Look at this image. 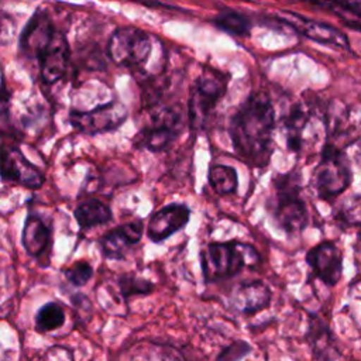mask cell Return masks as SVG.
Listing matches in <instances>:
<instances>
[{
	"label": "cell",
	"instance_id": "cell-1",
	"mask_svg": "<svg viewBox=\"0 0 361 361\" xmlns=\"http://www.w3.org/2000/svg\"><path fill=\"white\" fill-rule=\"evenodd\" d=\"M275 113L265 92H252L230 120V138L234 151L251 166L264 168L272 155Z\"/></svg>",
	"mask_w": 361,
	"mask_h": 361
},
{
	"label": "cell",
	"instance_id": "cell-2",
	"mask_svg": "<svg viewBox=\"0 0 361 361\" xmlns=\"http://www.w3.org/2000/svg\"><path fill=\"white\" fill-rule=\"evenodd\" d=\"M274 195L268 200V209L275 223L289 235L299 234L307 226L309 213L300 197V175L296 171L279 173L272 180Z\"/></svg>",
	"mask_w": 361,
	"mask_h": 361
},
{
	"label": "cell",
	"instance_id": "cell-3",
	"mask_svg": "<svg viewBox=\"0 0 361 361\" xmlns=\"http://www.w3.org/2000/svg\"><path fill=\"white\" fill-rule=\"evenodd\" d=\"M206 282H216L237 275L244 267L259 262L254 247L237 241L210 243L200 254Z\"/></svg>",
	"mask_w": 361,
	"mask_h": 361
},
{
	"label": "cell",
	"instance_id": "cell-4",
	"mask_svg": "<svg viewBox=\"0 0 361 361\" xmlns=\"http://www.w3.org/2000/svg\"><path fill=\"white\" fill-rule=\"evenodd\" d=\"M350 161L343 148L326 142L312 175V185L320 199H331L343 193L351 183Z\"/></svg>",
	"mask_w": 361,
	"mask_h": 361
},
{
	"label": "cell",
	"instance_id": "cell-5",
	"mask_svg": "<svg viewBox=\"0 0 361 361\" xmlns=\"http://www.w3.org/2000/svg\"><path fill=\"white\" fill-rule=\"evenodd\" d=\"M155 37L137 27L117 28L107 42V56L111 62L124 68L141 69L149 61Z\"/></svg>",
	"mask_w": 361,
	"mask_h": 361
},
{
	"label": "cell",
	"instance_id": "cell-6",
	"mask_svg": "<svg viewBox=\"0 0 361 361\" xmlns=\"http://www.w3.org/2000/svg\"><path fill=\"white\" fill-rule=\"evenodd\" d=\"M226 89L227 78L224 73L214 68L202 69L192 86L188 103L189 123L195 130L206 124L219 100L224 96Z\"/></svg>",
	"mask_w": 361,
	"mask_h": 361
},
{
	"label": "cell",
	"instance_id": "cell-7",
	"mask_svg": "<svg viewBox=\"0 0 361 361\" xmlns=\"http://www.w3.org/2000/svg\"><path fill=\"white\" fill-rule=\"evenodd\" d=\"M180 124V111L178 107H162L151 114V121L142 127L134 144L152 152L165 149L176 137Z\"/></svg>",
	"mask_w": 361,
	"mask_h": 361
},
{
	"label": "cell",
	"instance_id": "cell-8",
	"mask_svg": "<svg viewBox=\"0 0 361 361\" xmlns=\"http://www.w3.org/2000/svg\"><path fill=\"white\" fill-rule=\"evenodd\" d=\"M126 118L127 109L118 100L96 106L94 109L86 111L72 110L69 114L72 127L87 135L113 131L118 128L126 121Z\"/></svg>",
	"mask_w": 361,
	"mask_h": 361
},
{
	"label": "cell",
	"instance_id": "cell-9",
	"mask_svg": "<svg viewBox=\"0 0 361 361\" xmlns=\"http://www.w3.org/2000/svg\"><path fill=\"white\" fill-rule=\"evenodd\" d=\"M275 18L278 20V24H283L292 28L295 32H298L299 35H303L310 41L334 47L338 49H344V51L350 49V42L347 35L341 32L338 28L333 27L331 24L312 20L298 13H292L286 10L279 11L275 16Z\"/></svg>",
	"mask_w": 361,
	"mask_h": 361
},
{
	"label": "cell",
	"instance_id": "cell-10",
	"mask_svg": "<svg viewBox=\"0 0 361 361\" xmlns=\"http://www.w3.org/2000/svg\"><path fill=\"white\" fill-rule=\"evenodd\" d=\"M0 178L30 189L42 186L45 178L42 171L30 162L16 145H0Z\"/></svg>",
	"mask_w": 361,
	"mask_h": 361
},
{
	"label": "cell",
	"instance_id": "cell-11",
	"mask_svg": "<svg viewBox=\"0 0 361 361\" xmlns=\"http://www.w3.org/2000/svg\"><path fill=\"white\" fill-rule=\"evenodd\" d=\"M58 31L59 30L55 28L49 14L42 8H37L21 31L18 39L20 52L25 58L38 62L54 42Z\"/></svg>",
	"mask_w": 361,
	"mask_h": 361
},
{
	"label": "cell",
	"instance_id": "cell-12",
	"mask_svg": "<svg viewBox=\"0 0 361 361\" xmlns=\"http://www.w3.org/2000/svg\"><path fill=\"white\" fill-rule=\"evenodd\" d=\"M306 262L314 275L329 286H334L343 274V257L337 245L323 241L306 252Z\"/></svg>",
	"mask_w": 361,
	"mask_h": 361
},
{
	"label": "cell",
	"instance_id": "cell-13",
	"mask_svg": "<svg viewBox=\"0 0 361 361\" xmlns=\"http://www.w3.org/2000/svg\"><path fill=\"white\" fill-rule=\"evenodd\" d=\"M189 219L190 210L186 204L171 203L152 214L147 227V235L151 241L161 243L183 228Z\"/></svg>",
	"mask_w": 361,
	"mask_h": 361
},
{
	"label": "cell",
	"instance_id": "cell-14",
	"mask_svg": "<svg viewBox=\"0 0 361 361\" xmlns=\"http://www.w3.org/2000/svg\"><path fill=\"white\" fill-rule=\"evenodd\" d=\"M142 230V221L135 220L107 231L100 240L103 255L109 259H121L130 247L140 243Z\"/></svg>",
	"mask_w": 361,
	"mask_h": 361
},
{
	"label": "cell",
	"instance_id": "cell-15",
	"mask_svg": "<svg viewBox=\"0 0 361 361\" xmlns=\"http://www.w3.org/2000/svg\"><path fill=\"white\" fill-rule=\"evenodd\" d=\"M39 76L45 83H55L68 71L69 45L63 32L58 31L54 42L38 61Z\"/></svg>",
	"mask_w": 361,
	"mask_h": 361
},
{
	"label": "cell",
	"instance_id": "cell-16",
	"mask_svg": "<svg viewBox=\"0 0 361 361\" xmlns=\"http://www.w3.org/2000/svg\"><path fill=\"white\" fill-rule=\"evenodd\" d=\"M231 306L243 313H257L271 303V290L262 281H251L240 283L231 293Z\"/></svg>",
	"mask_w": 361,
	"mask_h": 361
},
{
	"label": "cell",
	"instance_id": "cell-17",
	"mask_svg": "<svg viewBox=\"0 0 361 361\" xmlns=\"http://www.w3.org/2000/svg\"><path fill=\"white\" fill-rule=\"evenodd\" d=\"M51 241V228L37 214L27 216L23 227L21 243L27 254L39 257Z\"/></svg>",
	"mask_w": 361,
	"mask_h": 361
},
{
	"label": "cell",
	"instance_id": "cell-18",
	"mask_svg": "<svg viewBox=\"0 0 361 361\" xmlns=\"http://www.w3.org/2000/svg\"><path fill=\"white\" fill-rule=\"evenodd\" d=\"M310 113L300 103L292 106L290 111L283 120L286 133V145L292 152H299L303 148V134L309 124Z\"/></svg>",
	"mask_w": 361,
	"mask_h": 361
},
{
	"label": "cell",
	"instance_id": "cell-19",
	"mask_svg": "<svg viewBox=\"0 0 361 361\" xmlns=\"http://www.w3.org/2000/svg\"><path fill=\"white\" fill-rule=\"evenodd\" d=\"M73 216L82 230H89L94 226L109 223L111 220V210L102 200L90 199L78 204Z\"/></svg>",
	"mask_w": 361,
	"mask_h": 361
},
{
	"label": "cell",
	"instance_id": "cell-20",
	"mask_svg": "<svg viewBox=\"0 0 361 361\" xmlns=\"http://www.w3.org/2000/svg\"><path fill=\"white\" fill-rule=\"evenodd\" d=\"M213 24L219 30L235 37H248L251 31V20L245 14L235 10L220 11L213 18Z\"/></svg>",
	"mask_w": 361,
	"mask_h": 361
},
{
	"label": "cell",
	"instance_id": "cell-21",
	"mask_svg": "<svg viewBox=\"0 0 361 361\" xmlns=\"http://www.w3.org/2000/svg\"><path fill=\"white\" fill-rule=\"evenodd\" d=\"M209 183L212 189L219 195L234 193L238 185L237 172L233 166L228 165H213L209 169Z\"/></svg>",
	"mask_w": 361,
	"mask_h": 361
},
{
	"label": "cell",
	"instance_id": "cell-22",
	"mask_svg": "<svg viewBox=\"0 0 361 361\" xmlns=\"http://www.w3.org/2000/svg\"><path fill=\"white\" fill-rule=\"evenodd\" d=\"M307 340L310 341L314 355L323 358L324 361H330V348L333 347L331 334L329 329L322 323V320L313 319L310 322L307 330Z\"/></svg>",
	"mask_w": 361,
	"mask_h": 361
},
{
	"label": "cell",
	"instance_id": "cell-23",
	"mask_svg": "<svg viewBox=\"0 0 361 361\" xmlns=\"http://www.w3.org/2000/svg\"><path fill=\"white\" fill-rule=\"evenodd\" d=\"M65 323V310L56 302L45 303L35 316V329L39 333H47L61 327Z\"/></svg>",
	"mask_w": 361,
	"mask_h": 361
},
{
	"label": "cell",
	"instance_id": "cell-24",
	"mask_svg": "<svg viewBox=\"0 0 361 361\" xmlns=\"http://www.w3.org/2000/svg\"><path fill=\"white\" fill-rule=\"evenodd\" d=\"M118 286L124 298H130L134 295H148L154 289V285L149 281L130 274L118 278Z\"/></svg>",
	"mask_w": 361,
	"mask_h": 361
},
{
	"label": "cell",
	"instance_id": "cell-25",
	"mask_svg": "<svg viewBox=\"0 0 361 361\" xmlns=\"http://www.w3.org/2000/svg\"><path fill=\"white\" fill-rule=\"evenodd\" d=\"M65 278L73 286H83L93 276V268L87 261H78L63 271Z\"/></svg>",
	"mask_w": 361,
	"mask_h": 361
},
{
	"label": "cell",
	"instance_id": "cell-26",
	"mask_svg": "<svg viewBox=\"0 0 361 361\" xmlns=\"http://www.w3.org/2000/svg\"><path fill=\"white\" fill-rule=\"evenodd\" d=\"M338 219L344 223L361 226V196L348 197L338 210Z\"/></svg>",
	"mask_w": 361,
	"mask_h": 361
},
{
	"label": "cell",
	"instance_id": "cell-27",
	"mask_svg": "<svg viewBox=\"0 0 361 361\" xmlns=\"http://www.w3.org/2000/svg\"><path fill=\"white\" fill-rule=\"evenodd\" d=\"M250 350L251 347L245 341H235L220 354L219 361H237L243 358Z\"/></svg>",
	"mask_w": 361,
	"mask_h": 361
},
{
	"label": "cell",
	"instance_id": "cell-28",
	"mask_svg": "<svg viewBox=\"0 0 361 361\" xmlns=\"http://www.w3.org/2000/svg\"><path fill=\"white\" fill-rule=\"evenodd\" d=\"M10 92L7 89V85H6V79L3 76V71L0 69V114L7 111L8 106H10Z\"/></svg>",
	"mask_w": 361,
	"mask_h": 361
},
{
	"label": "cell",
	"instance_id": "cell-29",
	"mask_svg": "<svg viewBox=\"0 0 361 361\" xmlns=\"http://www.w3.org/2000/svg\"><path fill=\"white\" fill-rule=\"evenodd\" d=\"M10 35H11V21L6 16L0 14V45L6 44L10 39Z\"/></svg>",
	"mask_w": 361,
	"mask_h": 361
}]
</instances>
